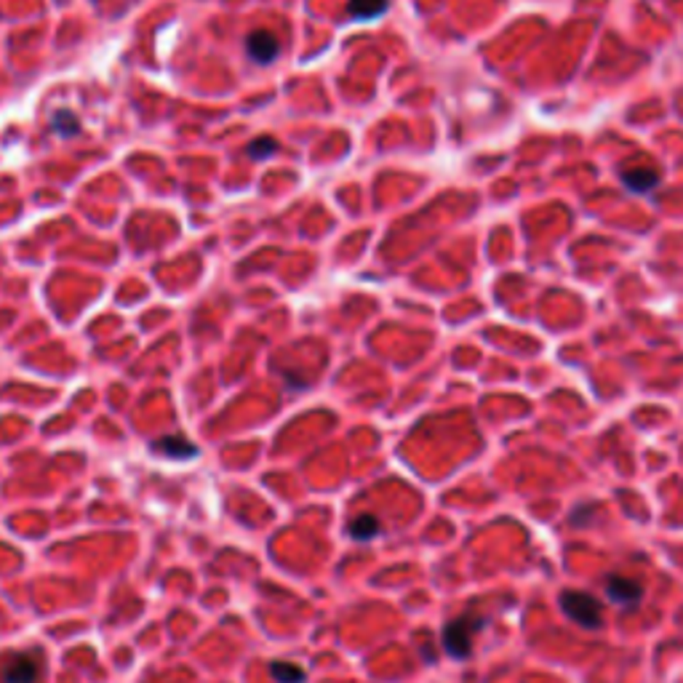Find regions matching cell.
<instances>
[{"label": "cell", "instance_id": "cell-4", "mask_svg": "<svg viewBox=\"0 0 683 683\" xmlns=\"http://www.w3.org/2000/svg\"><path fill=\"white\" fill-rule=\"evenodd\" d=\"M246 51H249L251 62H257V64H270V62H275L278 54H281V40H278L273 32H267V30H257V32H251V35L246 38Z\"/></svg>", "mask_w": 683, "mask_h": 683}, {"label": "cell", "instance_id": "cell-10", "mask_svg": "<svg viewBox=\"0 0 683 683\" xmlns=\"http://www.w3.org/2000/svg\"><path fill=\"white\" fill-rule=\"evenodd\" d=\"M270 676L278 683H305V670L291 662H273Z\"/></svg>", "mask_w": 683, "mask_h": 683}, {"label": "cell", "instance_id": "cell-5", "mask_svg": "<svg viewBox=\"0 0 683 683\" xmlns=\"http://www.w3.org/2000/svg\"><path fill=\"white\" fill-rule=\"evenodd\" d=\"M606 598H609L611 603H617V606H636V603H641V598H644V587H641L638 582L628 579V577L611 574V577L606 579Z\"/></svg>", "mask_w": 683, "mask_h": 683}, {"label": "cell", "instance_id": "cell-12", "mask_svg": "<svg viewBox=\"0 0 683 683\" xmlns=\"http://www.w3.org/2000/svg\"><path fill=\"white\" fill-rule=\"evenodd\" d=\"M278 150V145L273 142V139H254L251 145H249V156L254 158V161H262L265 156H273Z\"/></svg>", "mask_w": 683, "mask_h": 683}, {"label": "cell", "instance_id": "cell-7", "mask_svg": "<svg viewBox=\"0 0 683 683\" xmlns=\"http://www.w3.org/2000/svg\"><path fill=\"white\" fill-rule=\"evenodd\" d=\"M156 451H161L164 457H169V460H192L195 454H198V449H195V443H190L187 438H181V435H166V438H161V441H156V446H153Z\"/></svg>", "mask_w": 683, "mask_h": 683}, {"label": "cell", "instance_id": "cell-1", "mask_svg": "<svg viewBox=\"0 0 683 683\" xmlns=\"http://www.w3.org/2000/svg\"><path fill=\"white\" fill-rule=\"evenodd\" d=\"M486 628V620L484 617H473V614H462L457 620H451L443 633H441V641H443V649L449 657L454 660H468L470 652H473V638L476 633H481Z\"/></svg>", "mask_w": 683, "mask_h": 683}, {"label": "cell", "instance_id": "cell-9", "mask_svg": "<svg viewBox=\"0 0 683 683\" xmlns=\"http://www.w3.org/2000/svg\"><path fill=\"white\" fill-rule=\"evenodd\" d=\"M347 531H350L352 539L368 542V539H374V536L379 534V520H376L374 515H358L355 520H350Z\"/></svg>", "mask_w": 683, "mask_h": 683}, {"label": "cell", "instance_id": "cell-11", "mask_svg": "<svg viewBox=\"0 0 683 683\" xmlns=\"http://www.w3.org/2000/svg\"><path fill=\"white\" fill-rule=\"evenodd\" d=\"M54 131L59 134V137H72V134H78L80 131V123H78V115L75 113H70V110H56L54 113Z\"/></svg>", "mask_w": 683, "mask_h": 683}, {"label": "cell", "instance_id": "cell-2", "mask_svg": "<svg viewBox=\"0 0 683 683\" xmlns=\"http://www.w3.org/2000/svg\"><path fill=\"white\" fill-rule=\"evenodd\" d=\"M561 609L569 620H574L585 630H598L603 620V606L595 595L582 590H563L561 593Z\"/></svg>", "mask_w": 683, "mask_h": 683}, {"label": "cell", "instance_id": "cell-6", "mask_svg": "<svg viewBox=\"0 0 683 683\" xmlns=\"http://www.w3.org/2000/svg\"><path fill=\"white\" fill-rule=\"evenodd\" d=\"M622 184L633 192H649L660 184V171L649 169V166L625 169L622 171Z\"/></svg>", "mask_w": 683, "mask_h": 683}, {"label": "cell", "instance_id": "cell-3", "mask_svg": "<svg viewBox=\"0 0 683 683\" xmlns=\"http://www.w3.org/2000/svg\"><path fill=\"white\" fill-rule=\"evenodd\" d=\"M40 676H43V662L30 652L11 654L0 670L3 683H38Z\"/></svg>", "mask_w": 683, "mask_h": 683}, {"label": "cell", "instance_id": "cell-8", "mask_svg": "<svg viewBox=\"0 0 683 683\" xmlns=\"http://www.w3.org/2000/svg\"><path fill=\"white\" fill-rule=\"evenodd\" d=\"M387 11V0H350L347 3V13L352 19H374V16H382Z\"/></svg>", "mask_w": 683, "mask_h": 683}]
</instances>
